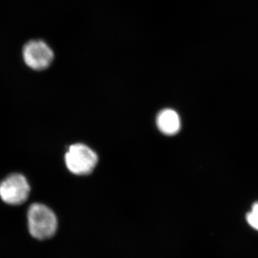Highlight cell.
I'll use <instances>...</instances> for the list:
<instances>
[{"mask_svg":"<svg viewBox=\"0 0 258 258\" xmlns=\"http://www.w3.org/2000/svg\"><path fill=\"white\" fill-rule=\"evenodd\" d=\"M30 186L21 174H12L0 182V198L8 205H20L28 199Z\"/></svg>","mask_w":258,"mask_h":258,"instance_id":"cell-3","label":"cell"},{"mask_svg":"<svg viewBox=\"0 0 258 258\" xmlns=\"http://www.w3.org/2000/svg\"><path fill=\"white\" fill-rule=\"evenodd\" d=\"M69 170L76 175L91 174L98 164V155L92 149L83 144H75L69 147L64 156Z\"/></svg>","mask_w":258,"mask_h":258,"instance_id":"cell-2","label":"cell"},{"mask_svg":"<svg viewBox=\"0 0 258 258\" xmlns=\"http://www.w3.org/2000/svg\"><path fill=\"white\" fill-rule=\"evenodd\" d=\"M246 220L252 228L258 231V202L254 203L250 211L247 212Z\"/></svg>","mask_w":258,"mask_h":258,"instance_id":"cell-6","label":"cell"},{"mask_svg":"<svg viewBox=\"0 0 258 258\" xmlns=\"http://www.w3.org/2000/svg\"><path fill=\"white\" fill-rule=\"evenodd\" d=\"M28 230L34 238L47 240L53 237L57 230V218L55 212L45 205L34 203L28 210Z\"/></svg>","mask_w":258,"mask_h":258,"instance_id":"cell-1","label":"cell"},{"mask_svg":"<svg viewBox=\"0 0 258 258\" xmlns=\"http://www.w3.org/2000/svg\"><path fill=\"white\" fill-rule=\"evenodd\" d=\"M157 125L159 130L164 135L174 136L181 128V119L177 112L170 108H166L158 114Z\"/></svg>","mask_w":258,"mask_h":258,"instance_id":"cell-5","label":"cell"},{"mask_svg":"<svg viewBox=\"0 0 258 258\" xmlns=\"http://www.w3.org/2000/svg\"><path fill=\"white\" fill-rule=\"evenodd\" d=\"M24 61L29 68L35 71L47 69L54 59L53 51L42 40H31L24 45Z\"/></svg>","mask_w":258,"mask_h":258,"instance_id":"cell-4","label":"cell"}]
</instances>
